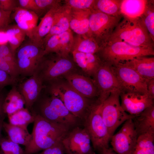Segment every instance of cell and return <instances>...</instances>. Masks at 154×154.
I'll list each match as a JSON object with an SVG mask.
<instances>
[{"label": "cell", "instance_id": "cell-30", "mask_svg": "<svg viewBox=\"0 0 154 154\" xmlns=\"http://www.w3.org/2000/svg\"><path fill=\"white\" fill-rule=\"evenodd\" d=\"M154 133H148L138 136L131 154H154Z\"/></svg>", "mask_w": 154, "mask_h": 154}, {"label": "cell", "instance_id": "cell-25", "mask_svg": "<svg viewBox=\"0 0 154 154\" xmlns=\"http://www.w3.org/2000/svg\"><path fill=\"white\" fill-rule=\"evenodd\" d=\"M138 136L154 133V105L149 106L132 119Z\"/></svg>", "mask_w": 154, "mask_h": 154}, {"label": "cell", "instance_id": "cell-8", "mask_svg": "<svg viewBox=\"0 0 154 154\" xmlns=\"http://www.w3.org/2000/svg\"><path fill=\"white\" fill-rule=\"evenodd\" d=\"M121 93L119 91L112 93L101 104V115L111 137L121 124L135 116L127 114L122 108L119 101Z\"/></svg>", "mask_w": 154, "mask_h": 154}, {"label": "cell", "instance_id": "cell-11", "mask_svg": "<svg viewBox=\"0 0 154 154\" xmlns=\"http://www.w3.org/2000/svg\"><path fill=\"white\" fill-rule=\"evenodd\" d=\"M112 66L121 87V93H147V82L133 69L124 62Z\"/></svg>", "mask_w": 154, "mask_h": 154}, {"label": "cell", "instance_id": "cell-34", "mask_svg": "<svg viewBox=\"0 0 154 154\" xmlns=\"http://www.w3.org/2000/svg\"><path fill=\"white\" fill-rule=\"evenodd\" d=\"M153 1H149L144 13L141 17L149 36L154 42V6Z\"/></svg>", "mask_w": 154, "mask_h": 154}, {"label": "cell", "instance_id": "cell-48", "mask_svg": "<svg viewBox=\"0 0 154 154\" xmlns=\"http://www.w3.org/2000/svg\"><path fill=\"white\" fill-rule=\"evenodd\" d=\"M3 121H0V141L3 137L1 134V131L3 129Z\"/></svg>", "mask_w": 154, "mask_h": 154}, {"label": "cell", "instance_id": "cell-21", "mask_svg": "<svg viewBox=\"0 0 154 154\" xmlns=\"http://www.w3.org/2000/svg\"><path fill=\"white\" fill-rule=\"evenodd\" d=\"M71 52L74 62L88 76H93L103 62L97 54Z\"/></svg>", "mask_w": 154, "mask_h": 154}, {"label": "cell", "instance_id": "cell-7", "mask_svg": "<svg viewBox=\"0 0 154 154\" xmlns=\"http://www.w3.org/2000/svg\"><path fill=\"white\" fill-rule=\"evenodd\" d=\"M74 61L69 55L65 56L50 53L43 56L35 74L43 82L55 80L72 72L75 67Z\"/></svg>", "mask_w": 154, "mask_h": 154}, {"label": "cell", "instance_id": "cell-20", "mask_svg": "<svg viewBox=\"0 0 154 154\" xmlns=\"http://www.w3.org/2000/svg\"><path fill=\"white\" fill-rule=\"evenodd\" d=\"M92 10L71 9L69 16L70 29L76 35L90 36L89 18Z\"/></svg>", "mask_w": 154, "mask_h": 154}, {"label": "cell", "instance_id": "cell-32", "mask_svg": "<svg viewBox=\"0 0 154 154\" xmlns=\"http://www.w3.org/2000/svg\"><path fill=\"white\" fill-rule=\"evenodd\" d=\"M9 123L25 128L33 123L35 116L26 108H24L14 113L7 116Z\"/></svg>", "mask_w": 154, "mask_h": 154}, {"label": "cell", "instance_id": "cell-23", "mask_svg": "<svg viewBox=\"0 0 154 154\" xmlns=\"http://www.w3.org/2000/svg\"><path fill=\"white\" fill-rule=\"evenodd\" d=\"M61 5L52 9L42 18L39 24L34 30L30 39L33 44L43 47V40L44 37L48 34L52 26L54 13Z\"/></svg>", "mask_w": 154, "mask_h": 154}, {"label": "cell", "instance_id": "cell-42", "mask_svg": "<svg viewBox=\"0 0 154 154\" xmlns=\"http://www.w3.org/2000/svg\"><path fill=\"white\" fill-rule=\"evenodd\" d=\"M11 13L0 9V31L5 30L9 26Z\"/></svg>", "mask_w": 154, "mask_h": 154}, {"label": "cell", "instance_id": "cell-39", "mask_svg": "<svg viewBox=\"0 0 154 154\" xmlns=\"http://www.w3.org/2000/svg\"><path fill=\"white\" fill-rule=\"evenodd\" d=\"M18 2L19 7L34 12L38 16L42 15L35 0H19Z\"/></svg>", "mask_w": 154, "mask_h": 154}, {"label": "cell", "instance_id": "cell-43", "mask_svg": "<svg viewBox=\"0 0 154 154\" xmlns=\"http://www.w3.org/2000/svg\"><path fill=\"white\" fill-rule=\"evenodd\" d=\"M62 141L54 145L52 149L49 154H65Z\"/></svg>", "mask_w": 154, "mask_h": 154}, {"label": "cell", "instance_id": "cell-12", "mask_svg": "<svg viewBox=\"0 0 154 154\" xmlns=\"http://www.w3.org/2000/svg\"><path fill=\"white\" fill-rule=\"evenodd\" d=\"M93 76L98 91V101L100 103H102L114 92L121 93V87L110 64L103 61Z\"/></svg>", "mask_w": 154, "mask_h": 154}, {"label": "cell", "instance_id": "cell-33", "mask_svg": "<svg viewBox=\"0 0 154 154\" xmlns=\"http://www.w3.org/2000/svg\"><path fill=\"white\" fill-rule=\"evenodd\" d=\"M121 0H96L94 9L112 16H121L120 8Z\"/></svg>", "mask_w": 154, "mask_h": 154}, {"label": "cell", "instance_id": "cell-44", "mask_svg": "<svg viewBox=\"0 0 154 154\" xmlns=\"http://www.w3.org/2000/svg\"><path fill=\"white\" fill-rule=\"evenodd\" d=\"M6 95L3 91L0 92V121H4L7 115L4 113L3 109V105Z\"/></svg>", "mask_w": 154, "mask_h": 154}, {"label": "cell", "instance_id": "cell-46", "mask_svg": "<svg viewBox=\"0 0 154 154\" xmlns=\"http://www.w3.org/2000/svg\"><path fill=\"white\" fill-rule=\"evenodd\" d=\"M8 41L5 30L0 31V46L7 44Z\"/></svg>", "mask_w": 154, "mask_h": 154}, {"label": "cell", "instance_id": "cell-35", "mask_svg": "<svg viewBox=\"0 0 154 154\" xmlns=\"http://www.w3.org/2000/svg\"><path fill=\"white\" fill-rule=\"evenodd\" d=\"M23 150L19 145L11 140L8 137L1 138L0 141V154H23Z\"/></svg>", "mask_w": 154, "mask_h": 154}, {"label": "cell", "instance_id": "cell-3", "mask_svg": "<svg viewBox=\"0 0 154 154\" xmlns=\"http://www.w3.org/2000/svg\"><path fill=\"white\" fill-rule=\"evenodd\" d=\"M30 111L34 115H38L70 128L77 124L79 119L69 111L59 99L51 95L42 98L38 97Z\"/></svg>", "mask_w": 154, "mask_h": 154}, {"label": "cell", "instance_id": "cell-9", "mask_svg": "<svg viewBox=\"0 0 154 154\" xmlns=\"http://www.w3.org/2000/svg\"><path fill=\"white\" fill-rule=\"evenodd\" d=\"M122 17L111 16L97 10H92L89 18L90 36L102 46L108 42Z\"/></svg>", "mask_w": 154, "mask_h": 154}, {"label": "cell", "instance_id": "cell-15", "mask_svg": "<svg viewBox=\"0 0 154 154\" xmlns=\"http://www.w3.org/2000/svg\"><path fill=\"white\" fill-rule=\"evenodd\" d=\"M74 37L69 29L50 37L43 42L44 55L55 53L63 56H69L71 52Z\"/></svg>", "mask_w": 154, "mask_h": 154}, {"label": "cell", "instance_id": "cell-17", "mask_svg": "<svg viewBox=\"0 0 154 154\" xmlns=\"http://www.w3.org/2000/svg\"><path fill=\"white\" fill-rule=\"evenodd\" d=\"M44 88L43 82L36 74L20 84L18 89L24 98L25 108L31 110Z\"/></svg>", "mask_w": 154, "mask_h": 154}, {"label": "cell", "instance_id": "cell-29", "mask_svg": "<svg viewBox=\"0 0 154 154\" xmlns=\"http://www.w3.org/2000/svg\"><path fill=\"white\" fill-rule=\"evenodd\" d=\"M3 129L7 133L8 138L12 141L19 145L26 147L31 140V134L27 128L15 125L3 121Z\"/></svg>", "mask_w": 154, "mask_h": 154}, {"label": "cell", "instance_id": "cell-14", "mask_svg": "<svg viewBox=\"0 0 154 154\" xmlns=\"http://www.w3.org/2000/svg\"><path fill=\"white\" fill-rule=\"evenodd\" d=\"M138 136L132 119L125 121L119 130L111 137L114 151L118 154H131Z\"/></svg>", "mask_w": 154, "mask_h": 154}, {"label": "cell", "instance_id": "cell-38", "mask_svg": "<svg viewBox=\"0 0 154 154\" xmlns=\"http://www.w3.org/2000/svg\"><path fill=\"white\" fill-rule=\"evenodd\" d=\"M42 14H45L53 8L62 5L60 0H35Z\"/></svg>", "mask_w": 154, "mask_h": 154}, {"label": "cell", "instance_id": "cell-27", "mask_svg": "<svg viewBox=\"0 0 154 154\" xmlns=\"http://www.w3.org/2000/svg\"><path fill=\"white\" fill-rule=\"evenodd\" d=\"M101 48L102 46L92 37L76 35L74 37L71 52L95 54L100 51Z\"/></svg>", "mask_w": 154, "mask_h": 154}, {"label": "cell", "instance_id": "cell-37", "mask_svg": "<svg viewBox=\"0 0 154 154\" xmlns=\"http://www.w3.org/2000/svg\"><path fill=\"white\" fill-rule=\"evenodd\" d=\"M0 69L7 73L14 80H17L19 76L17 66L6 61L1 57Z\"/></svg>", "mask_w": 154, "mask_h": 154}, {"label": "cell", "instance_id": "cell-4", "mask_svg": "<svg viewBox=\"0 0 154 154\" xmlns=\"http://www.w3.org/2000/svg\"><path fill=\"white\" fill-rule=\"evenodd\" d=\"M103 62L111 66L135 58L154 56V47L131 45L123 42H108L102 46L97 54Z\"/></svg>", "mask_w": 154, "mask_h": 154}, {"label": "cell", "instance_id": "cell-18", "mask_svg": "<svg viewBox=\"0 0 154 154\" xmlns=\"http://www.w3.org/2000/svg\"><path fill=\"white\" fill-rule=\"evenodd\" d=\"M64 76L67 83L84 97L88 99L98 97V89L93 80L72 72L66 74Z\"/></svg>", "mask_w": 154, "mask_h": 154}, {"label": "cell", "instance_id": "cell-24", "mask_svg": "<svg viewBox=\"0 0 154 154\" xmlns=\"http://www.w3.org/2000/svg\"><path fill=\"white\" fill-rule=\"evenodd\" d=\"M123 62L133 69L147 82L154 79V57H138Z\"/></svg>", "mask_w": 154, "mask_h": 154}, {"label": "cell", "instance_id": "cell-13", "mask_svg": "<svg viewBox=\"0 0 154 154\" xmlns=\"http://www.w3.org/2000/svg\"><path fill=\"white\" fill-rule=\"evenodd\" d=\"M91 142L85 129L79 127L69 130L62 141L66 154H95Z\"/></svg>", "mask_w": 154, "mask_h": 154}, {"label": "cell", "instance_id": "cell-26", "mask_svg": "<svg viewBox=\"0 0 154 154\" xmlns=\"http://www.w3.org/2000/svg\"><path fill=\"white\" fill-rule=\"evenodd\" d=\"M149 1L121 0L120 13L122 17L137 19L141 17L147 8Z\"/></svg>", "mask_w": 154, "mask_h": 154}, {"label": "cell", "instance_id": "cell-41", "mask_svg": "<svg viewBox=\"0 0 154 154\" xmlns=\"http://www.w3.org/2000/svg\"><path fill=\"white\" fill-rule=\"evenodd\" d=\"M19 5L18 0H0V9L5 11H14Z\"/></svg>", "mask_w": 154, "mask_h": 154}, {"label": "cell", "instance_id": "cell-16", "mask_svg": "<svg viewBox=\"0 0 154 154\" xmlns=\"http://www.w3.org/2000/svg\"><path fill=\"white\" fill-rule=\"evenodd\" d=\"M120 97L123 109L132 115H138L154 104V99L148 93L123 92L120 94Z\"/></svg>", "mask_w": 154, "mask_h": 154}, {"label": "cell", "instance_id": "cell-31", "mask_svg": "<svg viewBox=\"0 0 154 154\" xmlns=\"http://www.w3.org/2000/svg\"><path fill=\"white\" fill-rule=\"evenodd\" d=\"M9 47L15 54L26 36L25 33L16 25L9 26L5 30Z\"/></svg>", "mask_w": 154, "mask_h": 154}, {"label": "cell", "instance_id": "cell-6", "mask_svg": "<svg viewBox=\"0 0 154 154\" xmlns=\"http://www.w3.org/2000/svg\"><path fill=\"white\" fill-rule=\"evenodd\" d=\"M51 95L59 99L73 115L84 119L93 103L80 94L68 83L53 82L49 88Z\"/></svg>", "mask_w": 154, "mask_h": 154}, {"label": "cell", "instance_id": "cell-36", "mask_svg": "<svg viewBox=\"0 0 154 154\" xmlns=\"http://www.w3.org/2000/svg\"><path fill=\"white\" fill-rule=\"evenodd\" d=\"M96 0H65L64 4L71 9L81 10L94 9Z\"/></svg>", "mask_w": 154, "mask_h": 154}, {"label": "cell", "instance_id": "cell-19", "mask_svg": "<svg viewBox=\"0 0 154 154\" xmlns=\"http://www.w3.org/2000/svg\"><path fill=\"white\" fill-rule=\"evenodd\" d=\"M13 18L16 25L25 33L30 39L37 25L38 15L34 12L19 7L14 11Z\"/></svg>", "mask_w": 154, "mask_h": 154}, {"label": "cell", "instance_id": "cell-28", "mask_svg": "<svg viewBox=\"0 0 154 154\" xmlns=\"http://www.w3.org/2000/svg\"><path fill=\"white\" fill-rule=\"evenodd\" d=\"M6 94L3 109L7 115L11 114L24 108L25 102L24 98L15 85Z\"/></svg>", "mask_w": 154, "mask_h": 154}, {"label": "cell", "instance_id": "cell-45", "mask_svg": "<svg viewBox=\"0 0 154 154\" xmlns=\"http://www.w3.org/2000/svg\"><path fill=\"white\" fill-rule=\"evenodd\" d=\"M147 93L154 99V79H151L147 83Z\"/></svg>", "mask_w": 154, "mask_h": 154}, {"label": "cell", "instance_id": "cell-10", "mask_svg": "<svg viewBox=\"0 0 154 154\" xmlns=\"http://www.w3.org/2000/svg\"><path fill=\"white\" fill-rule=\"evenodd\" d=\"M44 51L43 47L31 41L19 47L15 52V57L19 75L24 78L34 74L44 56Z\"/></svg>", "mask_w": 154, "mask_h": 154}, {"label": "cell", "instance_id": "cell-47", "mask_svg": "<svg viewBox=\"0 0 154 154\" xmlns=\"http://www.w3.org/2000/svg\"><path fill=\"white\" fill-rule=\"evenodd\" d=\"M99 153L100 154H116L112 148L110 147L105 149Z\"/></svg>", "mask_w": 154, "mask_h": 154}, {"label": "cell", "instance_id": "cell-2", "mask_svg": "<svg viewBox=\"0 0 154 154\" xmlns=\"http://www.w3.org/2000/svg\"><path fill=\"white\" fill-rule=\"evenodd\" d=\"M123 17V19L115 29L108 42H123L136 46L154 47V42L141 18Z\"/></svg>", "mask_w": 154, "mask_h": 154}, {"label": "cell", "instance_id": "cell-1", "mask_svg": "<svg viewBox=\"0 0 154 154\" xmlns=\"http://www.w3.org/2000/svg\"><path fill=\"white\" fill-rule=\"evenodd\" d=\"M34 115L35 119L31 140L25 147L23 154H35L50 147L62 141L70 129L50 121L38 115Z\"/></svg>", "mask_w": 154, "mask_h": 154}, {"label": "cell", "instance_id": "cell-22", "mask_svg": "<svg viewBox=\"0 0 154 154\" xmlns=\"http://www.w3.org/2000/svg\"><path fill=\"white\" fill-rule=\"evenodd\" d=\"M71 8L64 4L59 6L53 17L52 26L48 34L44 37V41L50 37L58 34L69 29V16Z\"/></svg>", "mask_w": 154, "mask_h": 154}, {"label": "cell", "instance_id": "cell-40", "mask_svg": "<svg viewBox=\"0 0 154 154\" xmlns=\"http://www.w3.org/2000/svg\"><path fill=\"white\" fill-rule=\"evenodd\" d=\"M17 80L12 79L5 72L0 69V92L6 86L15 85Z\"/></svg>", "mask_w": 154, "mask_h": 154}, {"label": "cell", "instance_id": "cell-5", "mask_svg": "<svg viewBox=\"0 0 154 154\" xmlns=\"http://www.w3.org/2000/svg\"><path fill=\"white\" fill-rule=\"evenodd\" d=\"M101 104L98 101L93 103L83 119L84 128L90 136L93 148L99 153L110 147L111 137L101 115Z\"/></svg>", "mask_w": 154, "mask_h": 154}]
</instances>
